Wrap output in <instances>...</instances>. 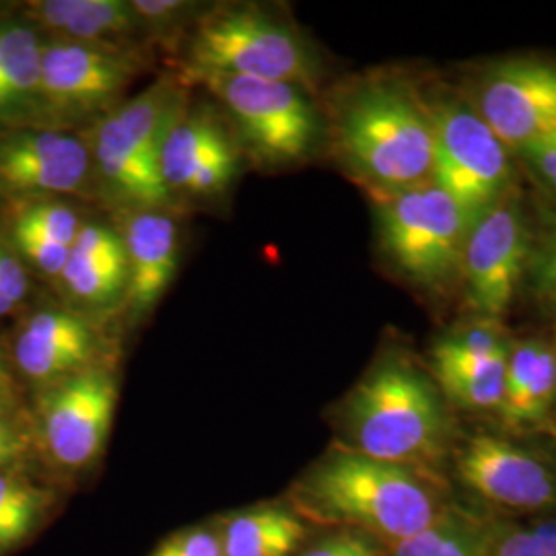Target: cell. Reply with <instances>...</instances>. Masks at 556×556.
<instances>
[{"instance_id": "cell-21", "label": "cell", "mask_w": 556, "mask_h": 556, "mask_svg": "<svg viewBox=\"0 0 556 556\" xmlns=\"http://www.w3.org/2000/svg\"><path fill=\"white\" fill-rule=\"evenodd\" d=\"M40 31L27 21H0V130L31 126L41 68Z\"/></svg>"}, {"instance_id": "cell-16", "label": "cell", "mask_w": 556, "mask_h": 556, "mask_svg": "<svg viewBox=\"0 0 556 556\" xmlns=\"http://www.w3.org/2000/svg\"><path fill=\"white\" fill-rule=\"evenodd\" d=\"M457 472L475 493L505 507L542 509L556 503L555 472L503 439H468L457 456Z\"/></svg>"}, {"instance_id": "cell-19", "label": "cell", "mask_w": 556, "mask_h": 556, "mask_svg": "<svg viewBox=\"0 0 556 556\" xmlns=\"http://www.w3.org/2000/svg\"><path fill=\"white\" fill-rule=\"evenodd\" d=\"M60 280L80 303L105 305L118 299L128 289V258L118 231L83 223Z\"/></svg>"}, {"instance_id": "cell-32", "label": "cell", "mask_w": 556, "mask_h": 556, "mask_svg": "<svg viewBox=\"0 0 556 556\" xmlns=\"http://www.w3.org/2000/svg\"><path fill=\"white\" fill-rule=\"evenodd\" d=\"M536 178L556 197V135L532 140L517 151Z\"/></svg>"}, {"instance_id": "cell-13", "label": "cell", "mask_w": 556, "mask_h": 556, "mask_svg": "<svg viewBox=\"0 0 556 556\" xmlns=\"http://www.w3.org/2000/svg\"><path fill=\"white\" fill-rule=\"evenodd\" d=\"M478 114L507 149L556 135V66L538 60L498 64L478 85Z\"/></svg>"}, {"instance_id": "cell-23", "label": "cell", "mask_w": 556, "mask_h": 556, "mask_svg": "<svg viewBox=\"0 0 556 556\" xmlns=\"http://www.w3.org/2000/svg\"><path fill=\"white\" fill-rule=\"evenodd\" d=\"M509 353L511 344L505 332L495 326V321L486 319L439 338L431 361L438 379H445L486 369L507 361Z\"/></svg>"}, {"instance_id": "cell-28", "label": "cell", "mask_w": 556, "mask_h": 556, "mask_svg": "<svg viewBox=\"0 0 556 556\" xmlns=\"http://www.w3.org/2000/svg\"><path fill=\"white\" fill-rule=\"evenodd\" d=\"M495 556H556V523L505 534Z\"/></svg>"}, {"instance_id": "cell-34", "label": "cell", "mask_w": 556, "mask_h": 556, "mask_svg": "<svg viewBox=\"0 0 556 556\" xmlns=\"http://www.w3.org/2000/svg\"><path fill=\"white\" fill-rule=\"evenodd\" d=\"M27 291L29 280L17 258V252L9 250V245L0 239V293L17 307L27 295Z\"/></svg>"}, {"instance_id": "cell-4", "label": "cell", "mask_w": 556, "mask_h": 556, "mask_svg": "<svg viewBox=\"0 0 556 556\" xmlns=\"http://www.w3.org/2000/svg\"><path fill=\"white\" fill-rule=\"evenodd\" d=\"M179 101L172 83L157 80L96 122L87 142L93 174L124 208L161 211L172 202L161 178L160 153Z\"/></svg>"}, {"instance_id": "cell-33", "label": "cell", "mask_w": 556, "mask_h": 556, "mask_svg": "<svg viewBox=\"0 0 556 556\" xmlns=\"http://www.w3.org/2000/svg\"><path fill=\"white\" fill-rule=\"evenodd\" d=\"M130 7L142 29L172 27L192 9L188 2H179V0H135L130 2Z\"/></svg>"}, {"instance_id": "cell-37", "label": "cell", "mask_w": 556, "mask_h": 556, "mask_svg": "<svg viewBox=\"0 0 556 556\" xmlns=\"http://www.w3.org/2000/svg\"><path fill=\"white\" fill-rule=\"evenodd\" d=\"M17 400V386L13 374L9 369V363L0 351V413H11Z\"/></svg>"}, {"instance_id": "cell-1", "label": "cell", "mask_w": 556, "mask_h": 556, "mask_svg": "<svg viewBox=\"0 0 556 556\" xmlns=\"http://www.w3.org/2000/svg\"><path fill=\"white\" fill-rule=\"evenodd\" d=\"M305 517L402 542L431 528L435 501L413 468L338 447L312 466L293 489Z\"/></svg>"}, {"instance_id": "cell-20", "label": "cell", "mask_w": 556, "mask_h": 556, "mask_svg": "<svg viewBox=\"0 0 556 556\" xmlns=\"http://www.w3.org/2000/svg\"><path fill=\"white\" fill-rule=\"evenodd\" d=\"M556 402V351L542 340L511 346L505 394L498 406L505 425L516 429L544 425Z\"/></svg>"}, {"instance_id": "cell-24", "label": "cell", "mask_w": 556, "mask_h": 556, "mask_svg": "<svg viewBox=\"0 0 556 556\" xmlns=\"http://www.w3.org/2000/svg\"><path fill=\"white\" fill-rule=\"evenodd\" d=\"M52 495L17 470H0V556L23 546L40 528Z\"/></svg>"}, {"instance_id": "cell-12", "label": "cell", "mask_w": 556, "mask_h": 556, "mask_svg": "<svg viewBox=\"0 0 556 556\" xmlns=\"http://www.w3.org/2000/svg\"><path fill=\"white\" fill-rule=\"evenodd\" d=\"M93 174L85 140L68 130H0V199L15 204L79 194Z\"/></svg>"}, {"instance_id": "cell-26", "label": "cell", "mask_w": 556, "mask_h": 556, "mask_svg": "<svg viewBox=\"0 0 556 556\" xmlns=\"http://www.w3.org/2000/svg\"><path fill=\"white\" fill-rule=\"evenodd\" d=\"M526 277L530 280L538 307L556 318V217L532 238Z\"/></svg>"}, {"instance_id": "cell-27", "label": "cell", "mask_w": 556, "mask_h": 556, "mask_svg": "<svg viewBox=\"0 0 556 556\" xmlns=\"http://www.w3.org/2000/svg\"><path fill=\"white\" fill-rule=\"evenodd\" d=\"M13 239H15L17 256H23L46 277H62L71 248L23 227H13Z\"/></svg>"}, {"instance_id": "cell-17", "label": "cell", "mask_w": 556, "mask_h": 556, "mask_svg": "<svg viewBox=\"0 0 556 556\" xmlns=\"http://www.w3.org/2000/svg\"><path fill=\"white\" fill-rule=\"evenodd\" d=\"M119 236L128 258V303L140 316L160 303L174 280L179 258L178 225L163 211L126 208Z\"/></svg>"}, {"instance_id": "cell-25", "label": "cell", "mask_w": 556, "mask_h": 556, "mask_svg": "<svg viewBox=\"0 0 556 556\" xmlns=\"http://www.w3.org/2000/svg\"><path fill=\"white\" fill-rule=\"evenodd\" d=\"M13 227H23L29 231L41 233L46 238L54 239L66 248H73L75 239L79 236V213L59 199L36 200L21 204Z\"/></svg>"}, {"instance_id": "cell-10", "label": "cell", "mask_w": 556, "mask_h": 556, "mask_svg": "<svg viewBox=\"0 0 556 556\" xmlns=\"http://www.w3.org/2000/svg\"><path fill=\"white\" fill-rule=\"evenodd\" d=\"M118 397L112 363L40 390L34 439L46 459L66 475L89 470L105 450Z\"/></svg>"}, {"instance_id": "cell-8", "label": "cell", "mask_w": 556, "mask_h": 556, "mask_svg": "<svg viewBox=\"0 0 556 556\" xmlns=\"http://www.w3.org/2000/svg\"><path fill=\"white\" fill-rule=\"evenodd\" d=\"M184 75L219 100L243 147L262 165H289L314 149L318 114L298 85L219 73Z\"/></svg>"}, {"instance_id": "cell-35", "label": "cell", "mask_w": 556, "mask_h": 556, "mask_svg": "<svg viewBox=\"0 0 556 556\" xmlns=\"http://www.w3.org/2000/svg\"><path fill=\"white\" fill-rule=\"evenodd\" d=\"M454 521H435L431 528L397 542L394 556H441Z\"/></svg>"}, {"instance_id": "cell-14", "label": "cell", "mask_w": 556, "mask_h": 556, "mask_svg": "<svg viewBox=\"0 0 556 556\" xmlns=\"http://www.w3.org/2000/svg\"><path fill=\"white\" fill-rule=\"evenodd\" d=\"M161 178L169 194L211 199L238 174V149L213 114L188 112L179 101L161 140Z\"/></svg>"}, {"instance_id": "cell-5", "label": "cell", "mask_w": 556, "mask_h": 556, "mask_svg": "<svg viewBox=\"0 0 556 556\" xmlns=\"http://www.w3.org/2000/svg\"><path fill=\"white\" fill-rule=\"evenodd\" d=\"M184 73L280 80L301 89L316 80L314 60L295 31L254 7L223 9L200 21Z\"/></svg>"}, {"instance_id": "cell-2", "label": "cell", "mask_w": 556, "mask_h": 556, "mask_svg": "<svg viewBox=\"0 0 556 556\" xmlns=\"http://www.w3.org/2000/svg\"><path fill=\"white\" fill-rule=\"evenodd\" d=\"M342 160L376 197L420 186L433 172V128L425 103L402 83L371 79L338 108Z\"/></svg>"}, {"instance_id": "cell-7", "label": "cell", "mask_w": 556, "mask_h": 556, "mask_svg": "<svg viewBox=\"0 0 556 556\" xmlns=\"http://www.w3.org/2000/svg\"><path fill=\"white\" fill-rule=\"evenodd\" d=\"M139 73V56L128 48L43 38L31 126L64 130L68 124L98 122L118 105Z\"/></svg>"}, {"instance_id": "cell-11", "label": "cell", "mask_w": 556, "mask_h": 556, "mask_svg": "<svg viewBox=\"0 0 556 556\" xmlns=\"http://www.w3.org/2000/svg\"><path fill=\"white\" fill-rule=\"evenodd\" d=\"M530 248L532 233L519 202L507 194L475 220L459 275L468 303L480 316L495 321L511 307L526 277Z\"/></svg>"}, {"instance_id": "cell-36", "label": "cell", "mask_w": 556, "mask_h": 556, "mask_svg": "<svg viewBox=\"0 0 556 556\" xmlns=\"http://www.w3.org/2000/svg\"><path fill=\"white\" fill-rule=\"evenodd\" d=\"M441 556H482V546L475 532H470L459 523H454Z\"/></svg>"}, {"instance_id": "cell-18", "label": "cell", "mask_w": 556, "mask_h": 556, "mask_svg": "<svg viewBox=\"0 0 556 556\" xmlns=\"http://www.w3.org/2000/svg\"><path fill=\"white\" fill-rule=\"evenodd\" d=\"M25 21L46 38L126 48L142 31L126 0H41L25 7Z\"/></svg>"}, {"instance_id": "cell-3", "label": "cell", "mask_w": 556, "mask_h": 556, "mask_svg": "<svg viewBox=\"0 0 556 556\" xmlns=\"http://www.w3.org/2000/svg\"><path fill=\"white\" fill-rule=\"evenodd\" d=\"M346 450L413 468L435 459L447 417L435 386L408 358L390 355L361 379L342 408Z\"/></svg>"}, {"instance_id": "cell-39", "label": "cell", "mask_w": 556, "mask_h": 556, "mask_svg": "<svg viewBox=\"0 0 556 556\" xmlns=\"http://www.w3.org/2000/svg\"><path fill=\"white\" fill-rule=\"evenodd\" d=\"M555 351H556V349H555Z\"/></svg>"}, {"instance_id": "cell-22", "label": "cell", "mask_w": 556, "mask_h": 556, "mask_svg": "<svg viewBox=\"0 0 556 556\" xmlns=\"http://www.w3.org/2000/svg\"><path fill=\"white\" fill-rule=\"evenodd\" d=\"M219 536L223 556H295L307 538V526L289 507L266 503L227 517Z\"/></svg>"}, {"instance_id": "cell-15", "label": "cell", "mask_w": 556, "mask_h": 556, "mask_svg": "<svg viewBox=\"0 0 556 556\" xmlns=\"http://www.w3.org/2000/svg\"><path fill=\"white\" fill-rule=\"evenodd\" d=\"M13 363L38 390L110 363L100 330L75 312L40 309L21 324Z\"/></svg>"}, {"instance_id": "cell-38", "label": "cell", "mask_w": 556, "mask_h": 556, "mask_svg": "<svg viewBox=\"0 0 556 556\" xmlns=\"http://www.w3.org/2000/svg\"><path fill=\"white\" fill-rule=\"evenodd\" d=\"M15 309V305L9 301V299L4 298L2 293H0V316H7V314H11Z\"/></svg>"}, {"instance_id": "cell-29", "label": "cell", "mask_w": 556, "mask_h": 556, "mask_svg": "<svg viewBox=\"0 0 556 556\" xmlns=\"http://www.w3.org/2000/svg\"><path fill=\"white\" fill-rule=\"evenodd\" d=\"M151 556H223L219 530L197 526L167 538Z\"/></svg>"}, {"instance_id": "cell-6", "label": "cell", "mask_w": 556, "mask_h": 556, "mask_svg": "<svg viewBox=\"0 0 556 556\" xmlns=\"http://www.w3.org/2000/svg\"><path fill=\"white\" fill-rule=\"evenodd\" d=\"M378 206L381 245L404 277L443 289L459 275L475 220L438 184L378 197Z\"/></svg>"}, {"instance_id": "cell-30", "label": "cell", "mask_w": 556, "mask_h": 556, "mask_svg": "<svg viewBox=\"0 0 556 556\" xmlns=\"http://www.w3.org/2000/svg\"><path fill=\"white\" fill-rule=\"evenodd\" d=\"M379 540L357 530H338L330 536L321 538L298 556H381Z\"/></svg>"}, {"instance_id": "cell-9", "label": "cell", "mask_w": 556, "mask_h": 556, "mask_svg": "<svg viewBox=\"0 0 556 556\" xmlns=\"http://www.w3.org/2000/svg\"><path fill=\"white\" fill-rule=\"evenodd\" d=\"M427 110L433 128L431 181L477 220L507 194L514 172L509 149L464 101L439 100Z\"/></svg>"}, {"instance_id": "cell-31", "label": "cell", "mask_w": 556, "mask_h": 556, "mask_svg": "<svg viewBox=\"0 0 556 556\" xmlns=\"http://www.w3.org/2000/svg\"><path fill=\"white\" fill-rule=\"evenodd\" d=\"M34 431L11 413H0V470H17L31 456Z\"/></svg>"}]
</instances>
